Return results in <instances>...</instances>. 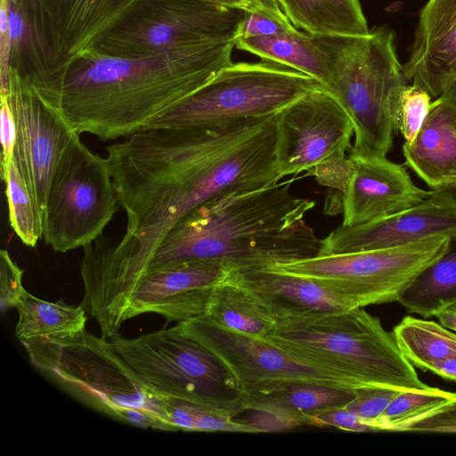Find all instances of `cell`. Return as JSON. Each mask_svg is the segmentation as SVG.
Segmentation results:
<instances>
[{
    "instance_id": "obj_1",
    "label": "cell",
    "mask_w": 456,
    "mask_h": 456,
    "mask_svg": "<svg viewBox=\"0 0 456 456\" xmlns=\"http://www.w3.org/2000/svg\"><path fill=\"white\" fill-rule=\"evenodd\" d=\"M277 112L212 126L143 129L107 147L126 215L117 249L129 283L144 274L166 233L192 209L282 179L275 165Z\"/></svg>"
},
{
    "instance_id": "obj_2",
    "label": "cell",
    "mask_w": 456,
    "mask_h": 456,
    "mask_svg": "<svg viewBox=\"0 0 456 456\" xmlns=\"http://www.w3.org/2000/svg\"><path fill=\"white\" fill-rule=\"evenodd\" d=\"M235 43L118 59L86 51L69 66L61 107L79 134L105 142L143 130L232 63Z\"/></svg>"
},
{
    "instance_id": "obj_3",
    "label": "cell",
    "mask_w": 456,
    "mask_h": 456,
    "mask_svg": "<svg viewBox=\"0 0 456 456\" xmlns=\"http://www.w3.org/2000/svg\"><path fill=\"white\" fill-rule=\"evenodd\" d=\"M295 179L232 191L198 206L166 233L145 273L194 259L240 270L318 256L322 240L304 219L315 202L290 192Z\"/></svg>"
},
{
    "instance_id": "obj_4",
    "label": "cell",
    "mask_w": 456,
    "mask_h": 456,
    "mask_svg": "<svg viewBox=\"0 0 456 456\" xmlns=\"http://www.w3.org/2000/svg\"><path fill=\"white\" fill-rule=\"evenodd\" d=\"M265 339L294 360L355 388L429 387L401 353L393 332L363 307L284 317Z\"/></svg>"
},
{
    "instance_id": "obj_5",
    "label": "cell",
    "mask_w": 456,
    "mask_h": 456,
    "mask_svg": "<svg viewBox=\"0 0 456 456\" xmlns=\"http://www.w3.org/2000/svg\"><path fill=\"white\" fill-rule=\"evenodd\" d=\"M134 0H7L10 69L54 104L69 64Z\"/></svg>"
},
{
    "instance_id": "obj_6",
    "label": "cell",
    "mask_w": 456,
    "mask_h": 456,
    "mask_svg": "<svg viewBox=\"0 0 456 456\" xmlns=\"http://www.w3.org/2000/svg\"><path fill=\"white\" fill-rule=\"evenodd\" d=\"M311 36L326 53L331 94L353 122L351 147L386 156L398 133V96L407 80L394 32L379 27L365 36Z\"/></svg>"
},
{
    "instance_id": "obj_7",
    "label": "cell",
    "mask_w": 456,
    "mask_h": 456,
    "mask_svg": "<svg viewBox=\"0 0 456 456\" xmlns=\"http://www.w3.org/2000/svg\"><path fill=\"white\" fill-rule=\"evenodd\" d=\"M23 346L34 365L96 411L137 428L167 431L156 416L153 392L102 336L85 330Z\"/></svg>"
},
{
    "instance_id": "obj_8",
    "label": "cell",
    "mask_w": 456,
    "mask_h": 456,
    "mask_svg": "<svg viewBox=\"0 0 456 456\" xmlns=\"http://www.w3.org/2000/svg\"><path fill=\"white\" fill-rule=\"evenodd\" d=\"M246 11L202 0H134L87 51L118 59L235 43Z\"/></svg>"
},
{
    "instance_id": "obj_9",
    "label": "cell",
    "mask_w": 456,
    "mask_h": 456,
    "mask_svg": "<svg viewBox=\"0 0 456 456\" xmlns=\"http://www.w3.org/2000/svg\"><path fill=\"white\" fill-rule=\"evenodd\" d=\"M110 341L154 393L203 404L232 418L241 412L238 391L225 367L186 336L179 323L134 338L117 334Z\"/></svg>"
},
{
    "instance_id": "obj_10",
    "label": "cell",
    "mask_w": 456,
    "mask_h": 456,
    "mask_svg": "<svg viewBox=\"0 0 456 456\" xmlns=\"http://www.w3.org/2000/svg\"><path fill=\"white\" fill-rule=\"evenodd\" d=\"M320 86L312 77L273 61L232 63L144 129L212 126L267 115Z\"/></svg>"
},
{
    "instance_id": "obj_11",
    "label": "cell",
    "mask_w": 456,
    "mask_h": 456,
    "mask_svg": "<svg viewBox=\"0 0 456 456\" xmlns=\"http://www.w3.org/2000/svg\"><path fill=\"white\" fill-rule=\"evenodd\" d=\"M454 237L439 235L395 248L320 256L268 268L309 279L353 307L398 301L411 281L436 262Z\"/></svg>"
},
{
    "instance_id": "obj_12",
    "label": "cell",
    "mask_w": 456,
    "mask_h": 456,
    "mask_svg": "<svg viewBox=\"0 0 456 456\" xmlns=\"http://www.w3.org/2000/svg\"><path fill=\"white\" fill-rule=\"evenodd\" d=\"M118 203L107 159L92 152L77 135L53 172L42 217V239L56 252L84 248L102 234Z\"/></svg>"
},
{
    "instance_id": "obj_13",
    "label": "cell",
    "mask_w": 456,
    "mask_h": 456,
    "mask_svg": "<svg viewBox=\"0 0 456 456\" xmlns=\"http://www.w3.org/2000/svg\"><path fill=\"white\" fill-rule=\"evenodd\" d=\"M353 122L338 98L320 86L277 112L275 165L281 178L303 171L340 191L352 175L346 151Z\"/></svg>"
},
{
    "instance_id": "obj_14",
    "label": "cell",
    "mask_w": 456,
    "mask_h": 456,
    "mask_svg": "<svg viewBox=\"0 0 456 456\" xmlns=\"http://www.w3.org/2000/svg\"><path fill=\"white\" fill-rule=\"evenodd\" d=\"M178 323L186 336L206 347L223 363L240 398L266 394L295 383L356 389L294 360L265 338L224 328L207 315Z\"/></svg>"
},
{
    "instance_id": "obj_15",
    "label": "cell",
    "mask_w": 456,
    "mask_h": 456,
    "mask_svg": "<svg viewBox=\"0 0 456 456\" xmlns=\"http://www.w3.org/2000/svg\"><path fill=\"white\" fill-rule=\"evenodd\" d=\"M7 100L17 126L13 158L42 218L55 166L66 147L80 134L74 130L62 108L48 102L12 70L9 73Z\"/></svg>"
},
{
    "instance_id": "obj_16",
    "label": "cell",
    "mask_w": 456,
    "mask_h": 456,
    "mask_svg": "<svg viewBox=\"0 0 456 456\" xmlns=\"http://www.w3.org/2000/svg\"><path fill=\"white\" fill-rule=\"evenodd\" d=\"M231 271L223 262L203 259L147 271L129 298L126 320L145 313L178 322L207 315L213 288Z\"/></svg>"
},
{
    "instance_id": "obj_17",
    "label": "cell",
    "mask_w": 456,
    "mask_h": 456,
    "mask_svg": "<svg viewBox=\"0 0 456 456\" xmlns=\"http://www.w3.org/2000/svg\"><path fill=\"white\" fill-rule=\"evenodd\" d=\"M348 151L353 171L342 192L343 225L376 221L407 210L430 197V190L420 189L412 182L405 165L352 147Z\"/></svg>"
},
{
    "instance_id": "obj_18",
    "label": "cell",
    "mask_w": 456,
    "mask_h": 456,
    "mask_svg": "<svg viewBox=\"0 0 456 456\" xmlns=\"http://www.w3.org/2000/svg\"><path fill=\"white\" fill-rule=\"evenodd\" d=\"M439 235L456 237V210L428 198L376 221L341 224L322 240L318 256L395 248Z\"/></svg>"
},
{
    "instance_id": "obj_19",
    "label": "cell",
    "mask_w": 456,
    "mask_h": 456,
    "mask_svg": "<svg viewBox=\"0 0 456 456\" xmlns=\"http://www.w3.org/2000/svg\"><path fill=\"white\" fill-rule=\"evenodd\" d=\"M403 72L432 98L456 80V0H428L422 7Z\"/></svg>"
},
{
    "instance_id": "obj_20",
    "label": "cell",
    "mask_w": 456,
    "mask_h": 456,
    "mask_svg": "<svg viewBox=\"0 0 456 456\" xmlns=\"http://www.w3.org/2000/svg\"><path fill=\"white\" fill-rule=\"evenodd\" d=\"M230 275L252 291L271 310L276 322L291 315L355 308L309 279L268 267L232 270Z\"/></svg>"
},
{
    "instance_id": "obj_21",
    "label": "cell",
    "mask_w": 456,
    "mask_h": 456,
    "mask_svg": "<svg viewBox=\"0 0 456 456\" xmlns=\"http://www.w3.org/2000/svg\"><path fill=\"white\" fill-rule=\"evenodd\" d=\"M405 166L431 190L456 183V125L448 104L440 97L419 134L403 142Z\"/></svg>"
},
{
    "instance_id": "obj_22",
    "label": "cell",
    "mask_w": 456,
    "mask_h": 456,
    "mask_svg": "<svg viewBox=\"0 0 456 456\" xmlns=\"http://www.w3.org/2000/svg\"><path fill=\"white\" fill-rule=\"evenodd\" d=\"M355 390L312 383H295L251 397L240 398L241 411L265 413L284 428L306 425L318 411L342 408L351 402Z\"/></svg>"
},
{
    "instance_id": "obj_23",
    "label": "cell",
    "mask_w": 456,
    "mask_h": 456,
    "mask_svg": "<svg viewBox=\"0 0 456 456\" xmlns=\"http://www.w3.org/2000/svg\"><path fill=\"white\" fill-rule=\"evenodd\" d=\"M235 47L305 73L331 93L326 53L306 32L294 28L273 36L239 37Z\"/></svg>"
},
{
    "instance_id": "obj_24",
    "label": "cell",
    "mask_w": 456,
    "mask_h": 456,
    "mask_svg": "<svg viewBox=\"0 0 456 456\" xmlns=\"http://www.w3.org/2000/svg\"><path fill=\"white\" fill-rule=\"evenodd\" d=\"M207 316L224 328L256 338H265L276 323L271 310L230 273L213 288Z\"/></svg>"
},
{
    "instance_id": "obj_25",
    "label": "cell",
    "mask_w": 456,
    "mask_h": 456,
    "mask_svg": "<svg viewBox=\"0 0 456 456\" xmlns=\"http://www.w3.org/2000/svg\"><path fill=\"white\" fill-rule=\"evenodd\" d=\"M16 308L15 335L22 345L73 338L86 330V313L81 305L45 301L25 290Z\"/></svg>"
},
{
    "instance_id": "obj_26",
    "label": "cell",
    "mask_w": 456,
    "mask_h": 456,
    "mask_svg": "<svg viewBox=\"0 0 456 456\" xmlns=\"http://www.w3.org/2000/svg\"><path fill=\"white\" fill-rule=\"evenodd\" d=\"M297 28L313 36H365L370 29L358 0H282Z\"/></svg>"
},
{
    "instance_id": "obj_27",
    "label": "cell",
    "mask_w": 456,
    "mask_h": 456,
    "mask_svg": "<svg viewBox=\"0 0 456 456\" xmlns=\"http://www.w3.org/2000/svg\"><path fill=\"white\" fill-rule=\"evenodd\" d=\"M398 302L424 318L456 303V237L447 250L411 281Z\"/></svg>"
},
{
    "instance_id": "obj_28",
    "label": "cell",
    "mask_w": 456,
    "mask_h": 456,
    "mask_svg": "<svg viewBox=\"0 0 456 456\" xmlns=\"http://www.w3.org/2000/svg\"><path fill=\"white\" fill-rule=\"evenodd\" d=\"M393 334L403 355L424 371L456 357V334L435 322L406 316L394 328Z\"/></svg>"
},
{
    "instance_id": "obj_29",
    "label": "cell",
    "mask_w": 456,
    "mask_h": 456,
    "mask_svg": "<svg viewBox=\"0 0 456 456\" xmlns=\"http://www.w3.org/2000/svg\"><path fill=\"white\" fill-rule=\"evenodd\" d=\"M5 184L10 225L28 247H35L42 239V218L32 192L14 158L1 169Z\"/></svg>"
},
{
    "instance_id": "obj_30",
    "label": "cell",
    "mask_w": 456,
    "mask_h": 456,
    "mask_svg": "<svg viewBox=\"0 0 456 456\" xmlns=\"http://www.w3.org/2000/svg\"><path fill=\"white\" fill-rule=\"evenodd\" d=\"M454 399L456 393L436 387L401 390L372 427L377 431H403Z\"/></svg>"
},
{
    "instance_id": "obj_31",
    "label": "cell",
    "mask_w": 456,
    "mask_h": 456,
    "mask_svg": "<svg viewBox=\"0 0 456 456\" xmlns=\"http://www.w3.org/2000/svg\"><path fill=\"white\" fill-rule=\"evenodd\" d=\"M432 106L431 95L422 87L403 85L397 102V131L404 142H411L422 127Z\"/></svg>"
},
{
    "instance_id": "obj_32",
    "label": "cell",
    "mask_w": 456,
    "mask_h": 456,
    "mask_svg": "<svg viewBox=\"0 0 456 456\" xmlns=\"http://www.w3.org/2000/svg\"><path fill=\"white\" fill-rule=\"evenodd\" d=\"M400 391L401 389L383 386L359 387L355 390L354 399L345 408L373 428L374 421L384 412Z\"/></svg>"
},
{
    "instance_id": "obj_33",
    "label": "cell",
    "mask_w": 456,
    "mask_h": 456,
    "mask_svg": "<svg viewBox=\"0 0 456 456\" xmlns=\"http://www.w3.org/2000/svg\"><path fill=\"white\" fill-rule=\"evenodd\" d=\"M23 271L14 263L7 250L0 251V306L1 312L16 307L23 295Z\"/></svg>"
},
{
    "instance_id": "obj_34",
    "label": "cell",
    "mask_w": 456,
    "mask_h": 456,
    "mask_svg": "<svg viewBox=\"0 0 456 456\" xmlns=\"http://www.w3.org/2000/svg\"><path fill=\"white\" fill-rule=\"evenodd\" d=\"M297 28L290 22L284 21L269 12L256 9L247 12L239 37H265Z\"/></svg>"
},
{
    "instance_id": "obj_35",
    "label": "cell",
    "mask_w": 456,
    "mask_h": 456,
    "mask_svg": "<svg viewBox=\"0 0 456 456\" xmlns=\"http://www.w3.org/2000/svg\"><path fill=\"white\" fill-rule=\"evenodd\" d=\"M306 425L332 427L353 432H373L375 429L365 424L359 417L346 408L324 410L312 415Z\"/></svg>"
},
{
    "instance_id": "obj_36",
    "label": "cell",
    "mask_w": 456,
    "mask_h": 456,
    "mask_svg": "<svg viewBox=\"0 0 456 456\" xmlns=\"http://www.w3.org/2000/svg\"><path fill=\"white\" fill-rule=\"evenodd\" d=\"M403 431L456 433V399L410 424Z\"/></svg>"
},
{
    "instance_id": "obj_37",
    "label": "cell",
    "mask_w": 456,
    "mask_h": 456,
    "mask_svg": "<svg viewBox=\"0 0 456 456\" xmlns=\"http://www.w3.org/2000/svg\"><path fill=\"white\" fill-rule=\"evenodd\" d=\"M9 12L7 0L0 4V100L7 99L9 94V73L11 41L9 35Z\"/></svg>"
},
{
    "instance_id": "obj_38",
    "label": "cell",
    "mask_w": 456,
    "mask_h": 456,
    "mask_svg": "<svg viewBox=\"0 0 456 456\" xmlns=\"http://www.w3.org/2000/svg\"><path fill=\"white\" fill-rule=\"evenodd\" d=\"M0 140L2 169L12 161L17 142L16 122L7 99L0 100Z\"/></svg>"
},
{
    "instance_id": "obj_39",
    "label": "cell",
    "mask_w": 456,
    "mask_h": 456,
    "mask_svg": "<svg viewBox=\"0 0 456 456\" xmlns=\"http://www.w3.org/2000/svg\"><path fill=\"white\" fill-rule=\"evenodd\" d=\"M430 191V199L456 210V183Z\"/></svg>"
},
{
    "instance_id": "obj_40",
    "label": "cell",
    "mask_w": 456,
    "mask_h": 456,
    "mask_svg": "<svg viewBox=\"0 0 456 456\" xmlns=\"http://www.w3.org/2000/svg\"><path fill=\"white\" fill-rule=\"evenodd\" d=\"M429 371L444 379L456 382V357L447 358L436 363Z\"/></svg>"
},
{
    "instance_id": "obj_41",
    "label": "cell",
    "mask_w": 456,
    "mask_h": 456,
    "mask_svg": "<svg viewBox=\"0 0 456 456\" xmlns=\"http://www.w3.org/2000/svg\"><path fill=\"white\" fill-rule=\"evenodd\" d=\"M259 8L269 12L270 14L284 20L290 22L287 18L282 0H252Z\"/></svg>"
},
{
    "instance_id": "obj_42",
    "label": "cell",
    "mask_w": 456,
    "mask_h": 456,
    "mask_svg": "<svg viewBox=\"0 0 456 456\" xmlns=\"http://www.w3.org/2000/svg\"><path fill=\"white\" fill-rule=\"evenodd\" d=\"M214 4L221 5L228 8H235L252 12L259 8L252 0H202ZM263 10V9H262Z\"/></svg>"
},
{
    "instance_id": "obj_43",
    "label": "cell",
    "mask_w": 456,
    "mask_h": 456,
    "mask_svg": "<svg viewBox=\"0 0 456 456\" xmlns=\"http://www.w3.org/2000/svg\"><path fill=\"white\" fill-rule=\"evenodd\" d=\"M435 316L437 317L443 326L456 331V303L442 309Z\"/></svg>"
},
{
    "instance_id": "obj_44",
    "label": "cell",
    "mask_w": 456,
    "mask_h": 456,
    "mask_svg": "<svg viewBox=\"0 0 456 456\" xmlns=\"http://www.w3.org/2000/svg\"><path fill=\"white\" fill-rule=\"evenodd\" d=\"M439 97L448 104L456 125V80Z\"/></svg>"
}]
</instances>
